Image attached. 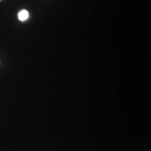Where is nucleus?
<instances>
[{
    "label": "nucleus",
    "mask_w": 151,
    "mask_h": 151,
    "mask_svg": "<svg viewBox=\"0 0 151 151\" xmlns=\"http://www.w3.org/2000/svg\"><path fill=\"white\" fill-rule=\"evenodd\" d=\"M0 1H1V0H0Z\"/></svg>",
    "instance_id": "f03ea898"
},
{
    "label": "nucleus",
    "mask_w": 151,
    "mask_h": 151,
    "mask_svg": "<svg viewBox=\"0 0 151 151\" xmlns=\"http://www.w3.org/2000/svg\"><path fill=\"white\" fill-rule=\"evenodd\" d=\"M29 17V12L25 10H23L20 11L18 14V18L19 20L24 22Z\"/></svg>",
    "instance_id": "f257e3e1"
}]
</instances>
